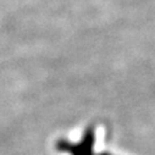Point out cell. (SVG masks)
I'll return each instance as SVG.
<instances>
[{"label": "cell", "mask_w": 155, "mask_h": 155, "mask_svg": "<svg viewBox=\"0 0 155 155\" xmlns=\"http://www.w3.org/2000/svg\"><path fill=\"white\" fill-rule=\"evenodd\" d=\"M94 143H95V128L94 126H88L83 133L80 142L71 143L65 139L56 142V149L62 153H68L70 155H94Z\"/></svg>", "instance_id": "cell-1"}, {"label": "cell", "mask_w": 155, "mask_h": 155, "mask_svg": "<svg viewBox=\"0 0 155 155\" xmlns=\"http://www.w3.org/2000/svg\"><path fill=\"white\" fill-rule=\"evenodd\" d=\"M99 155H111V154H109V153H100Z\"/></svg>", "instance_id": "cell-2"}]
</instances>
